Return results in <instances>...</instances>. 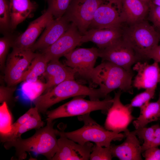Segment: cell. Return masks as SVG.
<instances>
[{
  "mask_svg": "<svg viewBox=\"0 0 160 160\" xmlns=\"http://www.w3.org/2000/svg\"><path fill=\"white\" fill-rule=\"evenodd\" d=\"M46 125L36 130L31 137L23 139L21 137L4 143L7 150L14 148L15 157L19 160L25 159L27 153L33 152L42 155L48 160H51L58 149V130L54 128L55 122L47 121Z\"/></svg>",
  "mask_w": 160,
  "mask_h": 160,
  "instance_id": "1",
  "label": "cell"
},
{
  "mask_svg": "<svg viewBox=\"0 0 160 160\" xmlns=\"http://www.w3.org/2000/svg\"><path fill=\"white\" fill-rule=\"evenodd\" d=\"M79 96H87L90 100L104 98L100 89L88 87L74 79L66 80L37 98L33 102L39 113L46 114L53 105L67 98Z\"/></svg>",
  "mask_w": 160,
  "mask_h": 160,
  "instance_id": "2",
  "label": "cell"
},
{
  "mask_svg": "<svg viewBox=\"0 0 160 160\" xmlns=\"http://www.w3.org/2000/svg\"><path fill=\"white\" fill-rule=\"evenodd\" d=\"M133 76L132 72L109 62L103 61L95 67L90 81L99 86L105 98L117 89L132 94Z\"/></svg>",
  "mask_w": 160,
  "mask_h": 160,
  "instance_id": "3",
  "label": "cell"
},
{
  "mask_svg": "<svg viewBox=\"0 0 160 160\" xmlns=\"http://www.w3.org/2000/svg\"><path fill=\"white\" fill-rule=\"evenodd\" d=\"M78 118L84 123L82 127L70 132L58 130V136H64L80 144L92 142L104 147L110 146L112 141H120L125 137L124 133L110 131L100 125L91 118L90 113L78 116Z\"/></svg>",
  "mask_w": 160,
  "mask_h": 160,
  "instance_id": "4",
  "label": "cell"
},
{
  "mask_svg": "<svg viewBox=\"0 0 160 160\" xmlns=\"http://www.w3.org/2000/svg\"><path fill=\"white\" fill-rule=\"evenodd\" d=\"M122 39L133 49L139 60L147 59L150 51L158 45L159 34L144 20L123 31Z\"/></svg>",
  "mask_w": 160,
  "mask_h": 160,
  "instance_id": "5",
  "label": "cell"
},
{
  "mask_svg": "<svg viewBox=\"0 0 160 160\" xmlns=\"http://www.w3.org/2000/svg\"><path fill=\"white\" fill-rule=\"evenodd\" d=\"M74 97L70 101L46 113L47 121H54L60 118L79 116L97 110L107 112L113 99L108 95L100 100H87L82 97Z\"/></svg>",
  "mask_w": 160,
  "mask_h": 160,
  "instance_id": "6",
  "label": "cell"
},
{
  "mask_svg": "<svg viewBox=\"0 0 160 160\" xmlns=\"http://www.w3.org/2000/svg\"><path fill=\"white\" fill-rule=\"evenodd\" d=\"M37 54L30 49L13 48L8 56L5 71V80L8 86L22 81L31 62Z\"/></svg>",
  "mask_w": 160,
  "mask_h": 160,
  "instance_id": "7",
  "label": "cell"
},
{
  "mask_svg": "<svg viewBox=\"0 0 160 160\" xmlns=\"http://www.w3.org/2000/svg\"><path fill=\"white\" fill-rule=\"evenodd\" d=\"M125 22L122 0H103L89 29L121 27Z\"/></svg>",
  "mask_w": 160,
  "mask_h": 160,
  "instance_id": "8",
  "label": "cell"
},
{
  "mask_svg": "<svg viewBox=\"0 0 160 160\" xmlns=\"http://www.w3.org/2000/svg\"><path fill=\"white\" fill-rule=\"evenodd\" d=\"M103 0H72L64 15L83 35L89 29L95 12Z\"/></svg>",
  "mask_w": 160,
  "mask_h": 160,
  "instance_id": "9",
  "label": "cell"
},
{
  "mask_svg": "<svg viewBox=\"0 0 160 160\" xmlns=\"http://www.w3.org/2000/svg\"><path fill=\"white\" fill-rule=\"evenodd\" d=\"M66 65L80 76L90 81L97 58L99 49L95 47L74 49L65 55Z\"/></svg>",
  "mask_w": 160,
  "mask_h": 160,
  "instance_id": "10",
  "label": "cell"
},
{
  "mask_svg": "<svg viewBox=\"0 0 160 160\" xmlns=\"http://www.w3.org/2000/svg\"><path fill=\"white\" fill-rule=\"evenodd\" d=\"M99 57L130 72L139 60L132 48L122 38L106 47L99 49Z\"/></svg>",
  "mask_w": 160,
  "mask_h": 160,
  "instance_id": "11",
  "label": "cell"
},
{
  "mask_svg": "<svg viewBox=\"0 0 160 160\" xmlns=\"http://www.w3.org/2000/svg\"><path fill=\"white\" fill-rule=\"evenodd\" d=\"M121 90L115 94L113 103L107 111L105 123L107 129L118 133H125L129 130L128 127L135 119L132 114V109L123 104L120 100Z\"/></svg>",
  "mask_w": 160,
  "mask_h": 160,
  "instance_id": "12",
  "label": "cell"
},
{
  "mask_svg": "<svg viewBox=\"0 0 160 160\" xmlns=\"http://www.w3.org/2000/svg\"><path fill=\"white\" fill-rule=\"evenodd\" d=\"M82 35L75 25L71 23L66 31L53 44L42 50L50 61L69 53L81 43Z\"/></svg>",
  "mask_w": 160,
  "mask_h": 160,
  "instance_id": "13",
  "label": "cell"
},
{
  "mask_svg": "<svg viewBox=\"0 0 160 160\" xmlns=\"http://www.w3.org/2000/svg\"><path fill=\"white\" fill-rule=\"evenodd\" d=\"M93 144L88 142L84 144H77L66 137L60 136L58 139V149L51 160H88Z\"/></svg>",
  "mask_w": 160,
  "mask_h": 160,
  "instance_id": "14",
  "label": "cell"
},
{
  "mask_svg": "<svg viewBox=\"0 0 160 160\" xmlns=\"http://www.w3.org/2000/svg\"><path fill=\"white\" fill-rule=\"evenodd\" d=\"M53 17L47 9L41 15L31 22L25 31L14 40L13 48L30 49L42 31L54 20Z\"/></svg>",
  "mask_w": 160,
  "mask_h": 160,
  "instance_id": "15",
  "label": "cell"
},
{
  "mask_svg": "<svg viewBox=\"0 0 160 160\" xmlns=\"http://www.w3.org/2000/svg\"><path fill=\"white\" fill-rule=\"evenodd\" d=\"M159 63L154 61L152 64L138 61L132 69L137 72L133 86L138 89H156L160 82V68Z\"/></svg>",
  "mask_w": 160,
  "mask_h": 160,
  "instance_id": "16",
  "label": "cell"
},
{
  "mask_svg": "<svg viewBox=\"0 0 160 160\" xmlns=\"http://www.w3.org/2000/svg\"><path fill=\"white\" fill-rule=\"evenodd\" d=\"M71 23L64 15L60 18L54 19L46 26L42 35L30 49L34 52L48 47L66 31Z\"/></svg>",
  "mask_w": 160,
  "mask_h": 160,
  "instance_id": "17",
  "label": "cell"
},
{
  "mask_svg": "<svg viewBox=\"0 0 160 160\" xmlns=\"http://www.w3.org/2000/svg\"><path fill=\"white\" fill-rule=\"evenodd\" d=\"M124 133L126 139L122 143L110 145L113 157L120 160H142V145L136 135L129 130Z\"/></svg>",
  "mask_w": 160,
  "mask_h": 160,
  "instance_id": "18",
  "label": "cell"
},
{
  "mask_svg": "<svg viewBox=\"0 0 160 160\" xmlns=\"http://www.w3.org/2000/svg\"><path fill=\"white\" fill-rule=\"evenodd\" d=\"M122 33L121 27L90 28L82 35L81 43L91 41L95 43L99 49H103L122 38Z\"/></svg>",
  "mask_w": 160,
  "mask_h": 160,
  "instance_id": "19",
  "label": "cell"
},
{
  "mask_svg": "<svg viewBox=\"0 0 160 160\" xmlns=\"http://www.w3.org/2000/svg\"><path fill=\"white\" fill-rule=\"evenodd\" d=\"M76 73L74 70L62 64L59 60L50 61L43 74L46 79L45 91L47 92L66 80L74 79Z\"/></svg>",
  "mask_w": 160,
  "mask_h": 160,
  "instance_id": "20",
  "label": "cell"
},
{
  "mask_svg": "<svg viewBox=\"0 0 160 160\" xmlns=\"http://www.w3.org/2000/svg\"><path fill=\"white\" fill-rule=\"evenodd\" d=\"M10 28L15 29L33 11L36 4L30 0H9Z\"/></svg>",
  "mask_w": 160,
  "mask_h": 160,
  "instance_id": "21",
  "label": "cell"
},
{
  "mask_svg": "<svg viewBox=\"0 0 160 160\" xmlns=\"http://www.w3.org/2000/svg\"><path fill=\"white\" fill-rule=\"evenodd\" d=\"M125 22L131 25L143 20L149 10L146 3L141 0H122Z\"/></svg>",
  "mask_w": 160,
  "mask_h": 160,
  "instance_id": "22",
  "label": "cell"
},
{
  "mask_svg": "<svg viewBox=\"0 0 160 160\" xmlns=\"http://www.w3.org/2000/svg\"><path fill=\"white\" fill-rule=\"evenodd\" d=\"M139 116L133 122L135 129L145 127L148 124L160 118V99L155 102H149L140 108Z\"/></svg>",
  "mask_w": 160,
  "mask_h": 160,
  "instance_id": "23",
  "label": "cell"
},
{
  "mask_svg": "<svg viewBox=\"0 0 160 160\" xmlns=\"http://www.w3.org/2000/svg\"><path fill=\"white\" fill-rule=\"evenodd\" d=\"M49 61L42 53L38 54L33 59L24 76L23 81L33 83L45 72Z\"/></svg>",
  "mask_w": 160,
  "mask_h": 160,
  "instance_id": "24",
  "label": "cell"
},
{
  "mask_svg": "<svg viewBox=\"0 0 160 160\" xmlns=\"http://www.w3.org/2000/svg\"><path fill=\"white\" fill-rule=\"evenodd\" d=\"M38 111H36L26 122L17 128L12 135L0 138L1 142L4 143L17 139L21 137V135L33 129H37L44 127V122L42 121Z\"/></svg>",
  "mask_w": 160,
  "mask_h": 160,
  "instance_id": "25",
  "label": "cell"
},
{
  "mask_svg": "<svg viewBox=\"0 0 160 160\" xmlns=\"http://www.w3.org/2000/svg\"><path fill=\"white\" fill-rule=\"evenodd\" d=\"M24 82L20 89V94L25 100L33 102L46 90V83L39 81L33 83Z\"/></svg>",
  "mask_w": 160,
  "mask_h": 160,
  "instance_id": "26",
  "label": "cell"
},
{
  "mask_svg": "<svg viewBox=\"0 0 160 160\" xmlns=\"http://www.w3.org/2000/svg\"><path fill=\"white\" fill-rule=\"evenodd\" d=\"M12 118L7 103L4 102L0 106V135H6L10 132L12 124Z\"/></svg>",
  "mask_w": 160,
  "mask_h": 160,
  "instance_id": "27",
  "label": "cell"
},
{
  "mask_svg": "<svg viewBox=\"0 0 160 160\" xmlns=\"http://www.w3.org/2000/svg\"><path fill=\"white\" fill-rule=\"evenodd\" d=\"M157 124L149 127H144L133 131L139 138L143 141L142 145L143 152L149 148L152 143Z\"/></svg>",
  "mask_w": 160,
  "mask_h": 160,
  "instance_id": "28",
  "label": "cell"
},
{
  "mask_svg": "<svg viewBox=\"0 0 160 160\" xmlns=\"http://www.w3.org/2000/svg\"><path fill=\"white\" fill-rule=\"evenodd\" d=\"M47 9L55 19L62 17L68 9L72 0H47Z\"/></svg>",
  "mask_w": 160,
  "mask_h": 160,
  "instance_id": "29",
  "label": "cell"
},
{
  "mask_svg": "<svg viewBox=\"0 0 160 160\" xmlns=\"http://www.w3.org/2000/svg\"><path fill=\"white\" fill-rule=\"evenodd\" d=\"M11 19L9 1L0 0V27L1 30L6 31L10 28Z\"/></svg>",
  "mask_w": 160,
  "mask_h": 160,
  "instance_id": "30",
  "label": "cell"
},
{
  "mask_svg": "<svg viewBox=\"0 0 160 160\" xmlns=\"http://www.w3.org/2000/svg\"><path fill=\"white\" fill-rule=\"evenodd\" d=\"M155 89H145L144 92L136 95L131 100L130 104H127L130 108H140L145 103L149 102L154 97Z\"/></svg>",
  "mask_w": 160,
  "mask_h": 160,
  "instance_id": "31",
  "label": "cell"
},
{
  "mask_svg": "<svg viewBox=\"0 0 160 160\" xmlns=\"http://www.w3.org/2000/svg\"><path fill=\"white\" fill-rule=\"evenodd\" d=\"M113 157L110 146L108 147H103L95 144L92 147L89 160H111Z\"/></svg>",
  "mask_w": 160,
  "mask_h": 160,
  "instance_id": "32",
  "label": "cell"
},
{
  "mask_svg": "<svg viewBox=\"0 0 160 160\" xmlns=\"http://www.w3.org/2000/svg\"><path fill=\"white\" fill-rule=\"evenodd\" d=\"M14 41L11 37L6 36L0 39V64L2 68L4 64L6 57L10 47H12Z\"/></svg>",
  "mask_w": 160,
  "mask_h": 160,
  "instance_id": "33",
  "label": "cell"
},
{
  "mask_svg": "<svg viewBox=\"0 0 160 160\" xmlns=\"http://www.w3.org/2000/svg\"><path fill=\"white\" fill-rule=\"evenodd\" d=\"M38 110L35 106L29 109L12 124L10 132L9 134L6 135L0 136V138L5 137L12 135L16 131L19 126L26 122Z\"/></svg>",
  "mask_w": 160,
  "mask_h": 160,
  "instance_id": "34",
  "label": "cell"
},
{
  "mask_svg": "<svg viewBox=\"0 0 160 160\" xmlns=\"http://www.w3.org/2000/svg\"><path fill=\"white\" fill-rule=\"evenodd\" d=\"M149 8L150 19L160 32V6L151 3L150 4Z\"/></svg>",
  "mask_w": 160,
  "mask_h": 160,
  "instance_id": "35",
  "label": "cell"
},
{
  "mask_svg": "<svg viewBox=\"0 0 160 160\" xmlns=\"http://www.w3.org/2000/svg\"><path fill=\"white\" fill-rule=\"evenodd\" d=\"M9 87L1 86L0 88V103L4 102L7 103L10 102L12 97L15 88Z\"/></svg>",
  "mask_w": 160,
  "mask_h": 160,
  "instance_id": "36",
  "label": "cell"
},
{
  "mask_svg": "<svg viewBox=\"0 0 160 160\" xmlns=\"http://www.w3.org/2000/svg\"><path fill=\"white\" fill-rule=\"evenodd\" d=\"M142 155L145 160H160V149L152 147L144 151Z\"/></svg>",
  "mask_w": 160,
  "mask_h": 160,
  "instance_id": "37",
  "label": "cell"
},
{
  "mask_svg": "<svg viewBox=\"0 0 160 160\" xmlns=\"http://www.w3.org/2000/svg\"><path fill=\"white\" fill-rule=\"evenodd\" d=\"M148 59H151L154 61L160 63V45L152 49L148 54Z\"/></svg>",
  "mask_w": 160,
  "mask_h": 160,
  "instance_id": "38",
  "label": "cell"
},
{
  "mask_svg": "<svg viewBox=\"0 0 160 160\" xmlns=\"http://www.w3.org/2000/svg\"><path fill=\"white\" fill-rule=\"evenodd\" d=\"M159 145H160V126L157 124L155 130L153 139L149 148L158 147Z\"/></svg>",
  "mask_w": 160,
  "mask_h": 160,
  "instance_id": "39",
  "label": "cell"
},
{
  "mask_svg": "<svg viewBox=\"0 0 160 160\" xmlns=\"http://www.w3.org/2000/svg\"><path fill=\"white\" fill-rule=\"evenodd\" d=\"M152 3L155 5L160 6V0H153Z\"/></svg>",
  "mask_w": 160,
  "mask_h": 160,
  "instance_id": "40",
  "label": "cell"
},
{
  "mask_svg": "<svg viewBox=\"0 0 160 160\" xmlns=\"http://www.w3.org/2000/svg\"><path fill=\"white\" fill-rule=\"evenodd\" d=\"M141 0L147 3L150 1V0Z\"/></svg>",
  "mask_w": 160,
  "mask_h": 160,
  "instance_id": "41",
  "label": "cell"
},
{
  "mask_svg": "<svg viewBox=\"0 0 160 160\" xmlns=\"http://www.w3.org/2000/svg\"><path fill=\"white\" fill-rule=\"evenodd\" d=\"M159 83H160V82H159ZM159 98H160V95H159Z\"/></svg>",
  "mask_w": 160,
  "mask_h": 160,
  "instance_id": "42",
  "label": "cell"
},
{
  "mask_svg": "<svg viewBox=\"0 0 160 160\" xmlns=\"http://www.w3.org/2000/svg\"><path fill=\"white\" fill-rule=\"evenodd\" d=\"M159 34V38H160V34Z\"/></svg>",
  "mask_w": 160,
  "mask_h": 160,
  "instance_id": "43",
  "label": "cell"
},
{
  "mask_svg": "<svg viewBox=\"0 0 160 160\" xmlns=\"http://www.w3.org/2000/svg\"></svg>",
  "mask_w": 160,
  "mask_h": 160,
  "instance_id": "44",
  "label": "cell"
}]
</instances>
